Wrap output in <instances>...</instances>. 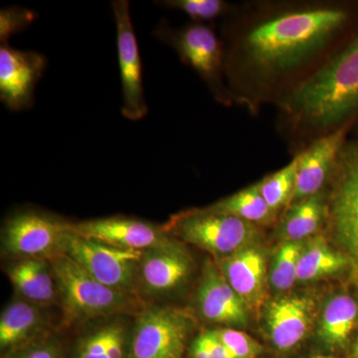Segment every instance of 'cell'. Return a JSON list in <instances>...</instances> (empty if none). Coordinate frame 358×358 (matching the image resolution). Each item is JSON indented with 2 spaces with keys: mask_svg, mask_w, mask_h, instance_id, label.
I'll return each mask as SVG.
<instances>
[{
  "mask_svg": "<svg viewBox=\"0 0 358 358\" xmlns=\"http://www.w3.org/2000/svg\"><path fill=\"white\" fill-rule=\"evenodd\" d=\"M350 20L336 4H303L277 9L253 22L224 52L231 77L244 75L268 86L292 75L324 51Z\"/></svg>",
  "mask_w": 358,
  "mask_h": 358,
  "instance_id": "cell-1",
  "label": "cell"
},
{
  "mask_svg": "<svg viewBox=\"0 0 358 358\" xmlns=\"http://www.w3.org/2000/svg\"><path fill=\"white\" fill-rule=\"evenodd\" d=\"M282 109L300 129L322 136L355 124L358 117V34L282 101Z\"/></svg>",
  "mask_w": 358,
  "mask_h": 358,
  "instance_id": "cell-2",
  "label": "cell"
},
{
  "mask_svg": "<svg viewBox=\"0 0 358 358\" xmlns=\"http://www.w3.org/2000/svg\"><path fill=\"white\" fill-rule=\"evenodd\" d=\"M48 260L66 324L124 315L141 307L138 296L101 284L65 254Z\"/></svg>",
  "mask_w": 358,
  "mask_h": 358,
  "instance_id": "cell-3",
  "label": "cell"
},
{
  "mask_svg": "<svg viewBox=\"0 0 358 358\" xmlns=\"http://www.w3.org/2000/svg\"><path fill=\"white\" fill-rule=\"evenodd\" d=\"M329 180L331 181L327 199L329 231L350 261L358 284V141H346Z\"/></svg>",
  "mask_w": 358,
  "mask_h": 358,
  "instance_id": "cell-4",
  "label": "cell"
},
{
  "mask_svg": "<svg viewBox=\"0 0 358 358\" xmlns=\"http://www.w3.org/2000/svg\"><path fill=\"white\" fill-rule=\"evenodd\" d=\"M167 233L199 248L225 258L255 243L259 238L257 225L204 209L181 212L164 226Z\"/></svg>",
  "mask_w": 358,
  "mask_h": 358,
  "instance_id": "cell-5",
  "label": "cell"
},
{
  "mask_svg": "<svg viewBox=\"0 0 358 358\" xmlns=\"http://www.w3.org/2000/svg\"><path fill=\"white\" fill-rule=\"evenodd\" d=\"M63 254L101 284L138 296V267L143 251L119 248L71 230Z\"/></svg>",
  "mask_w": 358,
  "mask_h": 358,
  "instance_id": "cell-6",
  "label": "cell"
},
{
  "mask_svg": "<svg viewBox=\"0 0 358 358\" xmlns=\"http://www.w3.org/2000/svg\"><path fill=\"white\" fill-rule=\"evenodd\" d=\"M155 38L173 47L179 57L208 85L221 103H229L230 93L224 86L223 46L210 26L194 23L174 29L162 20L155 28Z\"/></svg>",
  "mask_w": 358,
  "mask_h": 358,
  "instance_id": "cell-7",
  "label": "cell"
},
{
  "mask_svg": "<svg viewBox=\"0 0 358 358\" xmlns=\"http://www.w3.org/2000/svg\"><path fill=\"white\" fill-rule=\"evenodd\" d=\"M72 223L37 210L16 212L7 219L1 232L2 251L23 258H44L63 254Z\"/></svg>",
  "mask_w": 358,
  "mask_h": 358,
  "instance_id": "cell-8",
  "label": "cell"
},
{
  "mask_svg": "<svg viewBox=\"0 0 358 358\" xmlns=\"http://www.w3.org/2000/svg\"><path fill=\"white\" fill-rule=\"evenodd\" d=\"M192 327L181 310L143 308L134 322L128 358H180Z\"/></svg>",
  "mask_w": 358,
  "mask_h": 358,
  "instance_id": "cell-9",
  "label": "cell"
},
{
  "mask_svg": "<svg viewBox=\"0 0 358 358\" xmlns=\"http://www.w3.org/2000/svg\"><path fill=\"white\" fill-rule=\"evenodd\" d=\"M112 7L117 25L122 87V114L131 121H138L147 115L148 109L143 93L140 49L131 22L129 3L127 0H115Z\"/></svg>",
  "mask_w": 358,
  "mask_h": 358,
  "instance_id": "cell-10",
  "label": "cell"
},
{
  "mask_svg": "<svg viewBox=\"0 0 358 358\" xmlns=\"http://www.w3.org/2000/svg\"><path fill=\"white\" fill-rule=\"evenodd\" d=\"M72 230L81 236L122 249L143 251L173 243L164 227L127 216L72 223Z\"/></svg>",
  "mask_w": 358,
  "mask_h": 358,
  "instance_id": "cell-11",
  "label": "cell"
},
{
  "mask_svg": "<svg viewBox=\"0 0 358 358\" xmlns=\"http://www.w3.org/2000/svg\"><path fill=\"white\" fill-rule=\"evenodd\" d=\"M46 67L43 55L16 50L3 42L0 46V100L9 110L27 109L35 87Z\"/></svg>",
  "mask_w": 358,
  "mask_h": 358,
  "instance_id": "cell-12",
  "label": "cell"
},
{
  "mask_svg": "<svg viewBox=\"0 0 358 358\" xmlns=\"http://www.w3.org/2000/svg\"><path fill=\"white\" fill-rule=\"evenodd\" d=\"M192 272V258L176 242L143 250L138 267V294L157 298L173 293L187 282Z\"/></svg>",
  "mask_w": 358,
  "mask_h": 358,
  "instance_id": "cell-13",
  "label": "cell"
},
{
  "mask_svg": "<svg viewBox=\"0 0 358 358\" xmlns=\"http://www.w3.org/2000/svg\"><path fill=\"white\" fill-rule=\"evenodd\" d=\"M352 124H346L331 133L320 136L298 155L296 190L292 204L322 192L341 148L348 141L346 138Z\"/></svg>",
  "mask_w": 358,
  "mask_h": 358,
  "instance_id": "cell-14",
  "label": "cell"
},
{
  "mask_svg": "<svg viewBox=\"0 0 358 358\" xmlns=\"http://www.w3.org/2000/svg\"><path fill=\"white\" fill-rule=\"evenodd\" d=\"M196 300L200 313L209 322L237 327L246 326L248 322V308L220 268L212 263L204 267Z\"/></svg>",
  "mask_w": 358,
  "mask_h": 358,
  "instance_id": "cell-15",
  "label": "cell"
},
{
  "mask_svg": "<svg viewBox=\"0 0 358 358\" xmlns=\"http://www.w3.org/2000/svg\"><path fill=\"white\" fill-rule=\"evenodd\" d=\"M220 271L248 310L263 305L267 288V265L262 250L252 244L222 258Z\"/></svg>",
  "mask_w": 358,
  "mask_h": 358,
  "instance_id": "cell-16",
  "label": "cell"
},
{
  "mask_svg": "<svg viewBox=\"0 0 358 358\" xmlns=\"http://www.w3.org/2000/svg\"><path fill=\"white\" fill-rule=\"evenodd\" d=\"M315 303L305 296H287L272 301L266 313L268 336L273 345L289 350L306 338L313 326Z\"/></svg>",
  "mask_w": 358,
  "mask_h": 358,
  "instance_id": "cell-17",
  "label": "cell"
},
{
  "mask_svg": "<svg viewBox=\"0 0 358 358\" xmlns=\"http://www.w3.org/2000/svg\"><path fill=\"white\" fill-rule=\"evenodd\" d=\"M7 275L25 301L42 306L57 300V284L48 259H18L7 268Z\"/></svg>",
  "mask_w": 358,
  "mask_h": 358,
  "instance_id": "cell-18",
  "label": "cell"
},
{
  "mask_svg": "<svg viewBox=\"0 0 358 358\" xmlns=\"http://www.w3.org/2000/svg\"><path fill=\"white\" fill-rule=\"evenodd\" d=\"M131 333L128 322L115 315L78 339L73 358H128Z\"/></svg>",
  "mask_w": 358,
  "mask_h": 358,
  "instance_id": "cell-19",
  "label": "cell"
},
{
  "mask_svg": "<svg viewBox=\"0 0 358 358\" xmlns=\"http://www.w3.org/2000/svg\"><path fill=\"white\" fill-rule=\"evenodd\" d=\"M46 320L36 303L13 301L0 317V348L15 350L43 334Z\"/></svg>",
  "mask_w": 358,
  "mask_h": 358,
  "instance_id": "cell-20",
  "label": "cell"
},
{
  "mask_svg": "<svg viewBox=\"0 0 358 358\" xmlns=\"http://www.w3.org/2000/svg\"><path fill=\"white\" fill-rule=\"evenodd\" d=\"M358 326V300L352 294L341 293L327 301L319 322L322 343L333 350L343 348Z\"/></svg>",
  "mask_w": 358,
  "mask_h": 358,
  "instance_id": "cell-21",
  "label": "cell"
},
{
  "mask_svg": "<svg viewBox=\"0 0 358 358\" xmlns=\"http://www.w3.org/2000/svg\"><path fill=\"white\" fill-rule=\"evenodd\" d=\"M327 213V197L322 192L292 204L280 226V234L284 241H305L320 229Z\"/></svg>",
  "mask_w": 358,
  "mask_h": 358,
  "instance_id": "cell-22",
  "label": "cell"
},
{
  "mask_svg": "<svg viewBox=\"0 0 358 358\" xmlns=\"http://www.w3.org/2000/svg\"><path fill=\"white\" fill-rule=\"evenodd\" d=\"M308 243L299 263L298 282L315 281L350 268L348 258L331 248L324 238H313Z\"/></svg>",
  "mask_w": 358,
  "mask_h": 358,
  "instance_id": "cell-23",
  "label": "cell"
},
{
  "mask_svg": "<svg viewBox=\"0 0 358 358\" xmlns=\"http://www.w3.org/2000/svg\"><path fill=\"white\" fill-rule=\"evenodd\" d=\"M210 211L235 216L252 224H268L275 219V213L264 199L258 185L249 186L229 197L221 199L211 206Z\"/></svg>",
  "mask_w": 358,
  "mask_h": 358,
  "instance_id": "cell-24",
  "label": "cell"
},
{
  "mask_svg": "<svg viewBox=\"0 0 358 358\" xmlns=\"http://www.w3.org/2000/svg\"><path fill=\"white\" fill-rule=\"evenodd\" d=\"M298 155L288 166L264 178L258 185L261 194L275 213L291 203L296 185Z\"/></svg>",
  "mask_w": 358,
  "mask_h": 358,
  "instance_id": "cell-25",
  "label": "cell"
},
{
  "mask_svg": "<svg viewBox=\"0 0 358 358\" xmlns=\"http://www.w3.org/2000/svg\"><path fill=\"white\" fill-rule=\"evenodd\" d=\"M305 241L288 242L278 249L270 272L271 286L277 291H288L298 282V268Z\"/></svg>",
  "mask_w": 358,
  "mask_h": 358,
  "instance_id": "cell-26",
  "label": "cell"
},
{
  "mask_svg": "<svg viewBox=\"0 0 358 358\" xmlns=\"http://www.w3.org/2000/svg\"><path fill=\"white\" fill-rule=\"evenodd\" d=\"M169 8L178 9L196 23L212 21L229 13L230 4L223 0H166L157 1Z\"/></svg>",
  "mask_w": 358,
  "mask_h": 358,
  "instance_id": "cell-27",
  "label": "cell"
},
{
  "mask_svg": "<svg viewBox=\"0 0 358 358\" xmlns=\"http://www.w3.org/2000/svg\"><path fill=\"white\" fill-rule=\"evenodd\" d=\"M213 331L233 358H256L262 350V346L243 331L228 327Z\"/></svg>",
  "mask_w": 358,
  "mask_h": 358,
  "instance_id": "cell-28",
  "label": "cell"
},
{
  "mask_svg": "<svg viewBox=\"0 0 358 358\" xmlns=\"http://www.w3.org/2000/svg\"><path fill=\"white\" fill-rule=\"evenodd\" d=\"M13 352L11 358H63L58 339L48 334H41Z\"/></svg>",
  "mask_w": 358,
  "mask_h": 358,
  "instance_id": "cell-29",
  "label": "cell"
},
{
  "mask_svg": "<svg viewBox=\"0 0 358 358\" xmlns=\"http://www.w3.org/2000/svg\"><path fill=\"white\" fill-rule=\"evenodd\" d=\"M35 20V14L22 8L11 7L2 9L0 13V39L1 43L7 42V38L14 33L27 27Z\"/></svg>",
  "mask_w": 358,
  "mask_h": 358,
  "instance_id": "cell-30",
  "label": "cell"
},
{
  "mask_svg": "<svg viewBox=\"0 0 358 358\" xmlns=\"http://www.w3.org/2000/svg\"><path fill=\"white\" fill-rule=\"evenodd\" d=\"M193 358H233L213 331L200 334L192 345Z\"/></svg>",
  "mask_w": 358,
  "mask_h": 358,
  "instance_id": "cell-31",
  "label": "cell"
},
{
  "mask_svg": "<svg viewBox=\"0 0 358 358\" xmlns=\"http://www.w3.org/2000/svg\"><path fill=\"white\" fill-rule=\"evenodd\" d=\"M353 358H358V336L353 346Z\"/></svg>",
  "mask_w": 358,
  "mask_h": 358,
  "instance_id": "cell-32",
  "label": "cell"
}]
</instances>
